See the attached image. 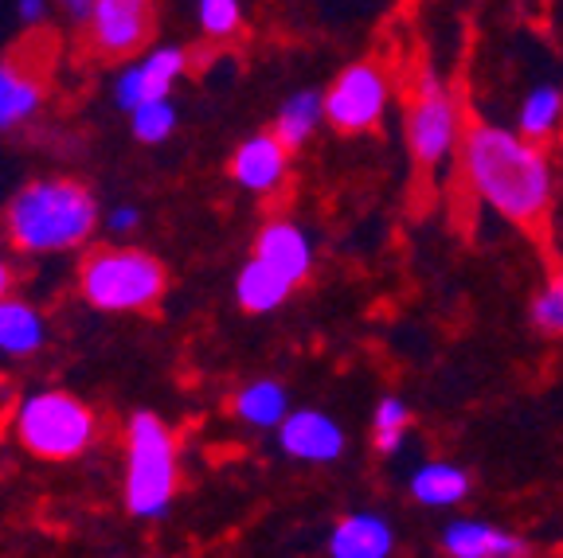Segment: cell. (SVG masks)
I'll return each mask as SVG.
<instances>
[{
    "label": "cell",
    "mask_w": 563,
    "mask_h": 558,
    "mask_svg": "<svg viewBox=\"0 0 563 558\" xmlns=\"http://www.w3.org/2000/svg\"><path fill=\"white\" fill-rule=\"evenodd\" d=\"M462 168L482 203L525 231H537L552 208V165L540 141L501 125L474 122L462 141Z\"/></svg>",
    "instance_id": "6da1fadb"
},
{
    "label": "cell",
    "mask_w": 563,
    "mask_h": 558,
    "mask_svg": "<svg viewBox=\"0 0 563 558\" xmlns=\"http://www.w3.org/2000/svg\"><path fill=\"white\" fill-rule=\"evenodd\" d=\"M95 223L98 208L90 188L67 176L32 180L27 188H20L9 208V238L24 254L70 250L87 243Z\"/></svg>",
    "instance_id": "7a4b0ae2"
},
{
    "label": "cell",
    "mask_w": 563,
    "mask_h": 558,
    "mask_svg": "<svg viewBox=\"0 0 563 558\" xmlns=\"http://www.w3.org/2000/svg\"><path fill=\"white\" fill-rule=\"evenodd\" d=\"M165 266L133 246H98L79 266L82 297L102 313H145L165 297Z\"/></svg>",
    "instance_id": "3957f363"
},
{
    "label": "cell",
    "mask_w": 563,
    "mask_h": 558,
    "mask_svg": "<svg viewBox=\"0 0 563 558\" xmlns=\"http://www.w3.org/2000/svg\"><path fill=\"white\" fill-rule=\"evenodd\" d=\"M176 496V442L157 414H133L125 434V504L150 520Z\"/></svg>",
    "instance_id": "277c9868"
},
{
    "label": "cell",
    "mask_w": 563,
    "mask_h": 558,
    "mask_svg": "<svg viewBox=\"0 0 563 558\" xmlns=\"http://www.w3.org/2000/svg\"><path fill=\"white\" fill-rule=\"evenodd\" d=\"M16 437L40 461H70L95 442V411L67 391H44L20 402Z\"/></svg>",
    "instance_id": "5b68a950"
},
{
    "label": "cell",
    "mask_w": 563,
    "mask_h": 558,
    "mask_svg": "<svg viewBox=\"0 0 563 558\" xmlns=\"http://www.w3.org/2000/svg\"><path fill=\"white\" fill-rule=\"evenodd\" d=\"M457 141V105L450 90L434 79V70H422L415 87L411 110H407V148L415 165L439 168Z\"/></svg>",
    "instance_id": "8992f818"
},
{
    "label": "cell",
    "mask_w": 563,
    "mask_h": 558,
    "mask_svg": "<svg viewBox=\"0 0 563 558\" xmlns=\"http://www.w3.org/2000/svg\"><path fill=\"white\" fill-rule=\"evenodd\" d=\"M153 0H95L87 16V52L102 63L133 59L153 40Z\"/></svg>",
    "instance_id": "52a82bcc"
},
{
    "label": "cell",
    "mask_w": 563,
    "mask_h": 558,
    "mask_svg": "<svg viewBox=\"0 0 563 558\" xmlns=\"http://www.w3.org/2000/svg\"><path fill=\"white\" fill-rule=\"evenodd\" d=\"M387 98H391V90H387L384 70L376 63H356V67L341 70V79L325 90V122L344 137L364 133L379 125Z\"/></svg>",
    "instance_id": "ba28073f"
},
{
    "label": "cell",
    "mask_w": 563,
    "mask_h": 558,
    "mask_svg": "<svg viewBox=\"0 0 563 558\" xmlns=\"http://www.w3.org/2000/svg\"><path fill=\"white\" fill-rule=\"evenodd\" d=\"M47 44H24L0 59V130L27 122L47 94Z\"/></svg>",
    "instance_id": "9c48e42d"
},
{
    "label": "cell",
    "mask_w": 563,
    "mask_h": 558,
    "mask_svg": "<svg viewBox=\"0 0 563 558\" xmlns=\"http://www.w3.org/2000/svg\"><path fill=\"white\" fill-rule=\"evenodd\" d=\"M278 437H282V449H286L294 461L329 465L344 454V429L321 411L286 414L278 426Z\"/></svg>",
    "instance_id": "30bf717a"
},
{
    "label": "cell",
    "mask_w": 563,
    "mask_h": 558,
    "mask_svg": "<svg viewBox=\"0 0 563 558\" xmlns=\"http://www.w3.org/2000/svg\"><path fill=\"white\" fill-rule=\"evenodd\" d=\"M290 168V148L282 145L278 133H258V137L243 141L231 157V176L246 192H274L286 180Z\"/></svg>",
    "instance_id": "8fae6325"
},
{
    "label": "cell",
    "mask_w": 563,
    "mask_h": 558,
    "mask_svg": "<svg viewBox=\"0 0 563 558\" xmlns=\"http://www.w3.org/2000/svg\"><path fill=\"white\" fill-rule=\"evenodd\" d=\"M188 70V55L180 47H157L150 59L141 67L125 70L122 82H118V102L125 110H137L141 102H157V98H168L173 82Z\"/></svg>",
    "instance_id": "7c38bea8"
},
{
    "label": "cell",
    "mask_w": 563,
    "mask_h": 558,
    "mask_svg": "<svg viewBox=\"0 0 563 558\" xmlns=\"http://www.w3.org/2000/svg\"><path fill=\"white\" fill-rule=\"evenodd\" d=\"M442 550L454 558H520L528 555V543L482 520H454L442 532Z\"/></svg>",
    "instance_id": "4fadbf2b"
},
{
    "label": "cell",
    "mask_w": 563,
    "mask_h": 558,
    "mask_svg": "<svg viewBox=\"0 0 563 558\" xmlns=\"http://www.w3.org/2000/svg\"><path fill=\"white\" fill-rule=\"evenodd\" d=\"M255 258L271 263L274 270L286 274L294 286L306 281L309 270H313V246H309V238L301 235L294 223H286V219H274V223H266V227L258 231Z\"/></svg>",
    "instance_id": "5bb4252c"
},
{
    "label": "cell",
    "mask_w": 563,
    "mask_h": 558,
    "mask_svg": "<svg viewBox=\"0 0 563 558\" xmlns=\"http://www.w3.org/2000/svg\"><path fill=\"white\" fill-rule=\"evenodd\" d=\"M396 550V532L384 515L372 512H352L333 527L329 539V555L333 558H387Z\"/></svg>",
    "instance_id": "9a60e30c"
},
{
    "label": "cell",
    "mask_w": 563,
    "mask_h": 558,
    "mask_svg": "<svg viewBox=\"0 0 563 558\" xmlns=\"http://www.w3.org/2000/svg\"><path fill=\"white\" fill-rule=\"evenodd\" d=\"M411 496L422 507H454L470 496V472L450 461L419 465L411 477Z\"/></svg>",
    "instance_id": "2e32d148"
},
{
    "label": "cell",
    "mask_w": 563,
    "mask_h": 558,
    "mask_svg": "<svg viewBox=\"0 0 563 558\" xmlns=\"http://www.w3.org/2000/svg\"><path fill=\"white\" fill-rule=\"evenodd\" d=\"M290 289L294 281L286 274H278L271 263L255 258V263H246L243 274H239V305L246 313H271V309H278L290 297Z\"/></svg>",
    "instance_id": "e0dca14e"
},
{
    "label": "cell",
    "mask_w": 563,
    "mask_h": 558,
    "mask_svg": "<svg viewBox=\"0 0 563 558\" xmlns=\"http://www.w3.org/2000/svg\"><path fill=\"white\" fill-rule=\"evenodd\" d=\"M44 344V321L27 301L4 297L0 301V351L9 356H32Z\"/></svg>",
    "instance_id": "ac0fdd59"
},
{
    "label": "cell",
    "mask_w": 563,
    "mask_h": 558,
    "mask_svg": "<svg viewBox=\"0 0 563 558\" xmlns=\"http://www.w3.org/2000/svg\"><path fill=\"white\" fill-rule=\"evenodd\" d=\"M321 118H325V94H317V90H301V94H294L290 102L278 110V118H274V133H278L282 145L294 153V148H301L309 137H313V130L321 125Z\"/></svg>",
    "instance_id": "d6986e66"
},
{
    "label": "cell",
    "mask_w": 563,
    "mask_h": 558,
    "mask_svg": "<svg viewBox=\"0 0 563 558\" xmlns=\"http://www.w3.org/2000/svg\"><path fill=\"white\" fill-rule=\"evenodd\" d=\"M563 125V90L560 87H537L528 90L520 105V133L528 141H548Z\"/></svg>",
    "instance_id": "ffe728a7"
},
{
    "label": "cell",
    "mask_w": 563,
    "mask_h": 558,
    "mask_svg": "<svg viewBox=\"0 0 563 558\" xmlns=\"http://www.w3.org/2000/svg\"><path fill=\"white\" fill-rule=\"evenodd\" d=\"M235 414L243 422H251V426H282V418H286V391H282L278 383H271V379H263V383H251L243 387V391L235 394Z\"/></svg>",
    "instance_id": "44dd1931"
},
{
    "label": "cell",
    "mask_w": 563,
    "mask_h": 558,
    "mask_svg": "<svg viewBox=\"0 0 563 558\" xmlns=\"http://www.w3.org/2000/svg\"><path fill=\"white\" fill-rule=\"evenodd\" d=\"M411 426V411L404 399H384L376 406V422H372V437H376L379 454H396L404 445V434Z\"/></svg>",
    "instance_id": "7402d4cb"
},
{
    "label": "cell",
    "mask_w": 563,
    "mask_h": 558,
    "mask_svg": "<svg viewBox=\"0 0 563 558\" xmlns=\"http://www.w3.org/2000/svg\"><path fill=\"white\" fill-rule=\"evenodd\" d=\"M532 324L544 336H563V270H555L548 278V286L532 301Z\"/></svg>",
    "instance_id": "603a6c76"
},
{
    "label": "cell",
    "mask_w": 563,
    "mask_h": 558,
    "mask_svg": "<svg viewBox=\"0 0 563 558\" xmlns=\"http://www.w3.org/2000/svg\"><path fill=\"white\" fill-rule=\"evenodd\" d=\"M200 27L208 40H231L243 27L239 0H200Z\"/></svg>",
    "instance_id": "cb8c5ba5"
},
{
    "label": "cell",
    "mask_w": 563,
    "mask_h": 558,
    "mask_svg": "<svg viewBox=\"0 0 563 558\" xmlns=\"http://www.w3.org/2000/svg\"><path fill=\"white\" fill-rule=\"evenodd\" d=\"M173 125H176V114H173V105H168V98L141 102L137 110H133V133H137L141 141H165L168 133H173Z\"/></svg>",
    "instance_id": "d4e9b609"
},
{
    "label": "cell",
    "mask_w": 563,
    "mask_h": 558,
    "mask_svg": "<svg viewBox=\"0 0 563 558\" xmlns=\"http://www.w3.org/2000/svg\"><path fill=\"white\" fill-rule=\"evenodd\" d=\"M137 227V211L133 208H118L114 215H110V231H118V235H122V231H133Z\"/></svg>",
    "instance_id": "484cf974"
},
{
    "label": "cell",
    "mask_w": 563,
    "mask_h": 558,
    "mask_svg": "<svg viewBox=\"0 0 563 558\" xmlns=\"http://www.w3.org/2000/svg\"><path fill=\"white\" fill-rule=\"evenodd\" d=\"M20 16H24V24H40L44 20V0H20Z\"/></svg>",
    "instance_id": "4316f807"
},
{
    "label": "cell",
    "mask_w": 563,
    "mask_h": 558,
    "mask_svg": "<svg viewBox=\"0 0 563 558\" xmlns=\"http://www.w3.org/2000/svg\"><path fill=\"white\" fill-rule=\"evenodd\" d=\"M63 9L70 12L75 20H87L90 16V9H95V0H59Z\"/></svg>",
    "instance_id": "83f0119b"
},
{
    "label": "cell",
    "mask_w": 563,
    "mask_h": 558,
    "mask_svg": "<svg viewBox=\"0 0 563 558\" xmlns=\"http://www.w3.org/2000/svg\"><path fill=\"white\" fill-rule=\"evenodd\" d=\"M9 289H12V270H9V263L0 258V301L9 297Z\"/></svg>",
    "instance_id": "f1b7e54d"
},
{
    "label": "cell",
    "mask_w": 563,
    "mask_h": 558,
    "mask_svg": "<svg viewBox=\"0 0 563 558\" xmlns=\"http://www.w3.org/2000/svg\"><path fill=\"white\" fill-rule=\"evenodd\" d=\"M0 418H4V414H0Z\"/></svg>",
    "instance_id": "f546056e"
}]
</instances>
